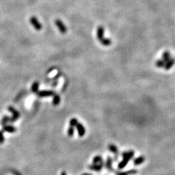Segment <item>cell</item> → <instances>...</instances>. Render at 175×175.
<instances>
[{"instance_id":"6da1fadb","label":"cell","mask_w":175,"mask_h":175,"mask_svg":"<svg viewBox=\"0 0 175 175\" xmlns=\"http://www.w3.org/2000/svg\"><path fill=\"white\" fill-rule=\"evenodd\" d=\"M134 156V152L132 150H128V151H125L122 154L123 156V160L119 162L118 164V169H123L127 166L128 163L130 160L133 158Z\"/></svg>"},{"instance_id":"7a4b0ae2","label":"cell","mask_w":175,"mask_h":175,"mask_svg":"<svg viewBox=\"0 0 175 175\" xmlns=\"http://www.w3.org/2000/svg\"><path fill=\"white\" fill-rule=\"evenodd\" d=\"M104 30L102 26L98 27L97 31V39L100 42V43L102 45H104V46H108L112 44L111 40L108 39V38H106L104 37Z\"/></svg>"},{"instance_id":"3957f363","label":"cell","mask_w":175,"mask_h":175,"mask_svg":"<svg viewBox=\"0 0 175 175\" xmlns=\"http://www.w3.org/2000/svg\"><path fill=\"white\" fill-rule=\"evenodd\" d=\"M8 110L10 112L12 113V116L10 117V121L11 123H14V122L16 121L20 117V113L17 110H16L13 107H8Z\"/></svg>"},{"instance_id":"277c9868","label":"cell","mask_w":175,"mask_h":175,"mask_svg":"<svg viewBox=\"0 0 175 175\" xmlns=\"http://www.w3.org/2000/svg\"><path fill=\"white\" fill-rule=\"evenodd\" d=\"M55 25H57V28L59 29L60 32L62 34L66 33L67 32V28L66 27L65 24L61 20H56L55 21Z\"/></svg>"},{"instance_id":"5b68a950","label":"cell","mask_w":175,"mask_h":175,"mask_svg":"<svg viewBox=\"0 0 175 175\" xmlns=\"http://www.w3.org/2000/svg\"><path fill=\"white\" fill-rule=\"evenodd\" d=\"M30 23H31V25L33 26L34 28L36 30H38V31L40 30L42 27L41 24L39 22V21H38V20L34 16L31 17V18H30Z\"/></svg>"},{"instance_id":"8992f818","label":"cell","mask_w":175,"mask_h":175,"mask_svg":"<svg viewBox=\"0 0 175 175\" xmlns=\"http://www.w3.org/2000/svg\"><path fill=\"white\" fill-rule=\"evenodd\" d=\"M38 96L40 97H50V96H53L54 95V91L51 90H42L36 93Z\"/></svg>"},{"instance_id":"52a82bcc","label":"cell","mask_w":175,"mask_h":175,"mask_svg":"<svg viewBox=\"0 0 175 175\" xmlns=\"http://www.w3.org/2000/svg\"><path fill=\"white\" fill-rule=\"evenodd\" d=\"M104 165V162H103V161H102L100 162L99 164H97H97H94V163H93V164L91 165H89L88 168L92 171H97V172H99L102 170V169H103Z\"/></svg>"},{"instance_id":"ba28073f","label":"cell","mask_w":175,"mask_h":175,"mask_svg":"<svg viewBox=\"0 0 175 175\" xmlns=\"http://www.w3.org/2000/svg\"><path fill=\"white\" fill-rule=\"evenodd\" d=\"M76 128H77V132H78L79 136V137H83L84 136L86 133V128L85 127L83 126V125L81 123H78V124L76 126Z\"/></svg>"},{"instance_id":"9c48e42d","label":"cell","mask_w":175,"mask_h":175,"mask_svg":"<svg viewBox=\"0 0 175 175\" xmlns=\"http://www.w3.org/2000/svg\"><path fill=\"white\" fill-rule=\"evenodd\" d=\"M3 131L7 132L8 133H14L16 131V128L15 127L12 125H5L3 126Z\"/></svg>"},{"instance_id":"30bf717a","label":"cell","mask_w":175,"mask_h":175,"mask_svg":"<svg viewBox=\"0 0 175 175\" xmlns=\"http://www.w3.org/2000/svg\"><path fill=\"white\" fill-rule=\"evenodd\" d=\"M175 64V58H171L168 62L165 63L164 66V69L165 70H169Z\"/></svg>"},{"instance_id":"8fae6325","label":"cell","mask_w":175,"mask_h":175,"mask_svg":"<svg viewBox=\"0 0 175 175\" xmlns=\"http://www.w3.org/2000/svg\"><path fill=\"white\" fill-rule=\"evenodd\" d=\"M138 173L137 170L136 169H131V170H128L125 172H117L116 174L117 175H131V174H136Z\"/></svg>"},{"instance_id":"7c38bea8","label":"cell","mask_w":175,"mask_h":175,"mask_svg":"<svg viewBox=\"0 0 175 175\" xmlns=\"http://www.w3.org/2000/svg\"><path fill=\"white\" fill-rule=\"evenodd\" d=\"M145 158L143 156H140L134 159L133 163L134 165H139L142 164L145 162Z\"/></svg>"},{"instance_id":"4fadbf2b","label":"cell","mask_w":175,"mask_h":175,"mask_svg":"<svg viewBox=\"0 0 175 175\" xmlns=\"http://www.w3.org/2000/svg\"><path fill=\"white\" fill-rule=\"evenodd\" d=\"M112 162H113V160L110 156H108L107 158V162H106L105 163V166L107 167V169L109 171H112Z\"/></svg>"},{"instance_id":"5bb4252c","label":"cell","mask_w":175,"mask_h":175,"mask_svg":"<svg viewBox=\"0 0 175 175\" xmlns=\"http://www.w3.org/2000/svg\"><path fill=\"white\" fill-rule=\"evenodd\" d=\"M108 149L110 152H112V153H114L115 155L118 154V149L116 147V145L114 144H110L108 145Z\"/></svg>"},{"instance_id":"9a60e30c","label":"cell","mask_w":175,"mask_h":175,"mask_svg":"<svg viewBox=\"0 0 175 175\" xmlns=\"http://www.w3.org/2000/svg\"><path fill=\"white\" fill-rule=\"evenodd\" d=\"M171 54L168 51H165V52L163 53V55H162V58H163V59L162 60H163L165 63L167 62H168L169 60L171 59Z\"/></svg>"},{"instance_id":"2e32d148","label":"cell","mask_w":175,"mask_h":175,"mask_svg":"<svg viewBox=\"0 0 175 175\" xmlns=\"http://www.w3.org/2000/svg\"><path fill=\"white\" fill-rule=\"evenodd\" d=\"M60 102H61V97H60V95H58L57 94H54L53 99V105H58Z\"/></svg>"},{"instance_id":"e0dca14e","label":"cell","mask_w":175,"mask_h":175,"mask_svg":"<svg viewBox=\"0 0 175 175\" xmlns=\"http://www.w3.org/2000/svg\"><path fill=\"white\" fill-rule=\"evenodd\" d=\"M39 89V82H34L31 86V91L34 93H37Z\"/></svg>"},{"instance_id":"ac0fdd59","label":"cell","mask_w":175,"mask_h":175,"mask_svg":"<svg viewBox=\"0 0 175 175\" xmlns=\"http://www.w3.org/2000/svg\"><path fill=\"white\" fill-rule=\"evenodd\" d=\"M102 161H103V159L101 155H97L93 158V163L94 164H97V163H100Z\"/></svg>"},{"instance_id":"d6986e66","label":"cell","mask_w":175,"mask_h":175,"mask_svg":"<svg viewBox=\"0 0 175 175\" xmlns=\"http://www.w3.org/2000/svg\"><path fill=\"white\" fill-rule=\"evenodd\" d=\"M165 64V62L163 61L162 59L158 60V61L156 62V63H155V65H156V66L157 67H158V68H162V67H164Z\"/></svg>"},{"instance_id":"ffe728a7","label":"cell","mask_w":175,"mask_h":175,"mask_svg":"<svg viewBox=\"0 0 175 175\" xmlns=\"http://www.w3.org/2000/svg\"><path fill=\"white\" fill-rule=\"evenodd\" d=\"M10 121V117L8 116H5L3 117V118L1 119V124L2 126L5 125H7V123Z\"/></svg>"},{"instance_id":"44dd1931","label":"cell","mask_w":175,"mask_h":175,"mask_svg":"<svg viewBox=\"0 0 175 175\" xmlns=\"http://www.w3.org/2000/svg\"><path fill=\"white\" fill-rule=\"evenodd\" d=\"M74 132H75L74 127L70 126V127H69L68 129H67V136H68L69 137H73V136L74 134Z\"/></svg>"},{"instance_id":"7402d4cb","label":"cell","mask_w":175,"mask_h":175,"mask_svg":"<svg viewBox=\"0 0 175 175\" xmlns=\"http://www.w3.org/2000/svg\"><path fill=\"white\" fill-rule=\"evenodd\" d=\"M78 120H77V118H72L70 119V125L71 126V127H75L77 126V125L78 124Z\"/></svg>"},{"instance_id":"603a6c76","label":"cell","mask_w":175,"mask_h":175,"mask_svg":"<svg viewBox=\"0 0 175 175\" xmlns=\"http://www.w3.org/2000/svg\"><path fill=\"white\" fill-rule=\"evenodd\" d=\"M5 141V137H4L3 131L0 130V144H3Z\"/></svg>"},{"instance_id":"cb8c5ba5","label":"cell","mask_w":175,"mask_h":175,"mask_svg":"<svg viewBox=\"0 0 175 175\" xmlns=\"http://www.w3.org/2000/svg\"><path fill=\"white\" fill-rule=\"evenodd\" d=\"M61 175H67V174L65 171H62L61 173Z\"/></svg>"},{"instance_id":"d4e9b609","label":"cell","mask_w":175,"mask_h":175,"mask_svg":"<svg viewBox=\"0 0 175 175\" xmlns=\"http://www.w3.org/2000/svg\"><path fill=\"white\" fill-rule=\"evenodd\" d=\"M82 175H92V174H90V173H84V174H82Z\"/></svg>"}]
</instances>
